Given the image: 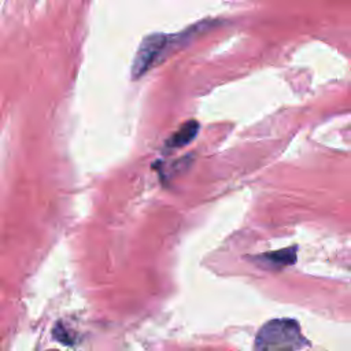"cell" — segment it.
Wrapping results in <instances>:
<instances>
[{
  "mask_svg": "<svg viewBox=\"0 0 351 351\" xmlns=\"http://www.w3.org/2000/svg\"><path fill=\"white\" fill-rule=\"evenodd\" d=\"M308 341L300 325L291 318H277L265 324L255 339V351H298Z\"/></svg>",
  "mask_w": 351,
  "mask_h": 351,
  "instance_id": "1",
  "label": "cell"
},
{
  "mask_svg": "<svg viewBox=\"0 0 351 351\" xmlns=\"http://www.w3.org/2000/svg\"><path fill=\"white\" fill-rule=\"evenodd\" d=\"M169 41L170 37L162 33L149 34L141 41L132 63L133 80L141 78L160 59L169 47Z\"/></svg>",
  "mask_w": 351,
  "mask_h": 351,
  "instance_id": "2",
  "label": "cell"
},
{
  "mask_svg": "<svg viewBox=\"0 0 351 351\" xmlns=\"http://www.w3.org/2000/svg\"><path fill=\"white\" fill-rule=\"evenodd\" d=\"M255 261L262 262L263 265L271 269H281L284 266L292 265L296 261V247H289L274 252H266L259 256H255Z\"/></svg>",
  "mask_w": 351,
  "mask_h": 351,
  "instance_id": "3",
  "label": "cell"
},
{
  "mask_svg": "<svg viewBox=\"0 0 351 351\" xmlns=\"http://www.w3.org/2000/svg\"><path fill=\"white\" fill-rule=\"evenodd\" d=\"M199 132V123L193 119L185 122L167 141V145L170 148H181L186 144H189Z\"/></svg>",
  "mask_w": 351,
  "mask_h": 351,
  "instance_id": "4",
  "label": "cell"
},
{
  "mask_svg": "<svg viewBox=\"0 0 351 351\" xmlns=\"http://www.w3.org/2000/svg\"><path fill=\"white\" fill-rule=\"evenodd\" d=\"M53 336H55V339H58L59 341H62L64 344H73L70 332H67L60 322H58V325L53 328Z\"/></svg>",
  "mask_w": 351,
  "mask_h": 351,
  "instance_id": "5",
  "label": "cell"
}]
</instances>
